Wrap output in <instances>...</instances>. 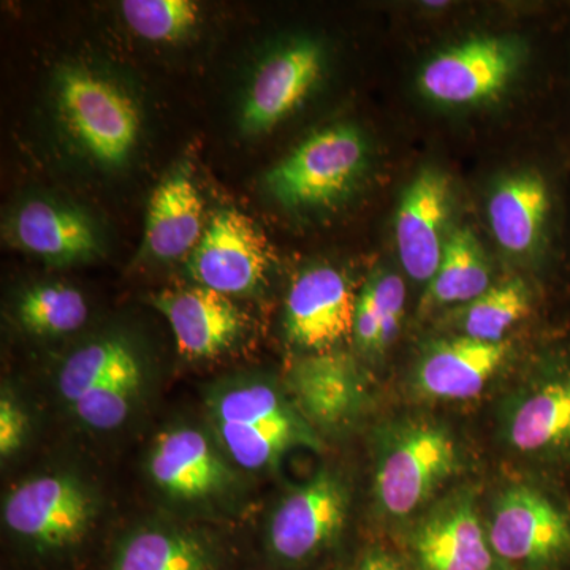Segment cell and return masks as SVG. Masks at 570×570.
Listing matches in <instances>:
<instances>
[{
	"label": "cell",
	"instance_id": "obj_1",
	"mask_svg": "<svg viewBox=\"0 0 570 570\" xmlns=\"http://www.w3.org/2000/svg\"><path fill=\"white\" fill-rule=\"evenodd\" d=\"M145 377L138 347L121 333H110L82 344L63 360L58 392L82 426L112 431L132 415Z\"/></svg>",
	"mask_w": 570,
	"mask_h": 570
},
{
	"label": "cell",
	"instance_id": "obj_2",
	"mask_svg": "<svg viewBox=\"0 0 570 570\" xmlns=\"http://www.w3.org/2000/svg\"><path fill=\"white\" fill-rule=\"evenodd\" d=\"M220 444L238 466L261 471L288 449L311 444L306 422L279 390L264 381L234 382L208 400Z\"/></svg>",
	"mask_w": 570,
	"mask_h": 570
},
{
	"label": "cell",
	"instance_id": "obj_3",
	"mask_svg": "<svg viewBox=\"0 0 570 570\" xmlns=\"http://www.w3.org/2000/svg\"><path fill=\"white\" fill-rule=\"evenodd\" d=\"M519 485L499 497L489 528L491 549L509 570H570V493Z\"/></svg>",
	"mask_w": 570,
	"mask_h": 570
},
{
	"label": "cell",
	"instance_id": "obj_4",
	"mask_svg": "<svg viewBox=\"0 0 570 570\" xmlns=\"http://www.w3.org/2000/svg\"><path fill=\"white\" fill-rule=\"evenodd\" d=\"M56 102L70 137L92 160L122 167L140 138V107L115 81L82 67L56 77Z\"/></svg>",
	"mask_w": 570,
	"mask_h": 570
},
{
	"label": "cell",
	"instance_id": "obj_5",
	"mask_svg": "<svg viewBox=\"0 0 570 570\" xmlns=\"http://www.w3.org/2000/svg\"><path fill=\"white\" fill-rule=\"evenodd\" d=\"M367 146L355 127H326L265 175V187L285 208H316L335 204L365 171Z\"/></svg>",
	"mask_w": 570,
	"mask_h": 570
},
{
	"label": "cell",
	"instance_id": "obj_6",
	"mask_svg": "<svg viewBox=\"0 0 570 570\" xmlns=\"http://www.w3.org/2000/svg\"><path fill=\"white\" fill-rule=\"evenodd\" d=\"M99 499L77 475L52 472L18 483L3 501V523L40 553L69 550L91 531Z\"/></svg>",
	"mask_w": 570,
	"mask_h": 570
},
{
	"label": "cell",
	"instance_id": "obj_7",
	"mask_svg": "<svg viewBox=\"0 0 570 570\" xmlns=\"http://www.w3.org/2000/svg\"><path fill=\"white\" fill-rule=\"evenodd\" d=\"M456 466L459 452L448 431L426 422L403 426L379 460V505L389 515L406 517L425 504Z\"/></svg>",
	"mask_w": 570,
	"mask_h": 570
},
{
	"label": "cell",
	"instance_id": "obj_8",
	"mask_svg": "<svg viewBox=\"0 0 570 570\" xmlns=\"http://www.w3.org/2000/svg\"><path fill=\"white\" fill-rule=\"evenodd\" d=\"M510 444L570 482V346L547 356L508 423Z\"/></svg>",
	"mask_w": 570,
	"mask_h": 570
},
{
	"label": "cell",
	"instance_id": "obj_9",
	"mask_svg": "<svg viewBox=\"0 0 570 570\" xmlns=\"http://www.w3.org/2000/svg\"><path fill=\"white\" fill-rule=\"evenodd\" d=\"M272 249L261 228L238 209L217 212L187 257V273L200 287L219 294L257 291L268 275Z\"/></svg>",
	"mask_w": 570,
	"mask_h": 570
},
{
	"label": "cell",
	"instance_id": "obj_10",
	"mask_svg": "<svg viewBox=\"0 0 570 570\" xmlns=\"http://www.w3.org/2000/svg\"><path fill=\"white\" fill-rule=\"evenodd\" d=\"M346 487L321 471L281 501L268 524V546L277 560L298 564L332 546L347 519Z\"/></svg>",
	"mask_w": 570,
	"mask_h": 570
},
{
	"label": "cell",
	"instance_id": "obj_11",
	"mask_svg": "<svg viewBox=\"0 0 570 570\" xmlns=\"http://www.w3.org/2000/svg\"><path fill=\"white\" fill-rule=\"evenodd\" d=\"M521 52L512 41L480 37L449 48L423 67V96L442 105H474L504 91L520 66Z\"/></svg>",
	"mask_w": 570,
	"mask_h": 570
},
{
	"label": "cell",
	"instance_id": "obj_12",
	"mask_svg": "<svg viewBox=\"0 0 570 570\" xmlns=\"http://www.w3.org/2000/svg\"><path fill=\"white\" fill-rule=\"evenodd\" d=\"M356 296L343 273L313 266L299 273L285 302V332L296 346L330 352L354 335Z\"/></svg>",
	"mask_w": 570,
	"mask_h": 570
},
{
	"label": "cell",
	"instance_id": "obj_13",
	"mask_svg": "<svg viewBox=\"0 0 570 570\" xmlns=\"http://www.w3.org/2000/svg\"><path fill=\"white\" fill-rule=\"evenodd\" d=\"M324 71V51L313 40H296L273 52L255 73L243 104V134L275 129L316 88Z\"/></svg>",
	"mask_w": 570,
	"mask_h": 570
},
{
	"label": "cell",
	"instance_id": "obj_14",
	"mask_svg": "<svg viewBox=\"0 0 570 570\" xmlns=\"http://www.w3.org/2000/svg\"><path fill=\"white\" fill-rule=\"evenodd\" d=\"M450 181L436 168H423L409 184L396 212L395 238L401 264L412 279H433L448 238Z\"/></svg>",
	"mask_w": 570,
	"mask_h": 570
},
{
	"label": "cell",
	"instance_id": "obj_15",
	"mask_svg": "<svg viewBox=\"0 0 570 570\" xmlns=\"http://www.w3.org/2000/svg\"><path fill=\"white\" fill-rule=\"evenodd\" d=\"M148 302L167 318L178 352L186 358L223 354L234 346L246 326L245 314L230 296L200 285L159 292Z\"/></svg>",
	"mask_w": 570,
	"mask_h": 570
},
{
	"label": "cell",
	"instance_id": "obj_16",
	"mask_svg": "<svg viewBox=\"0 0 570 570\" xmlns=\"http://www.w3.org/2000/svg\"><path fill=\"white\" fill-rule=\"evenodd\" d=\"M419 570H509L498 560L472 499L460 494L438 505L412 535Z\"/></svg>",
	"mask_w": 570,
	"mask_h": 570
},
{
	"label": "cell",
	"instance_id": "obj_17",
	"mask_svg": "<svg viewBox=\"0 0 570 570\" xmlns=\"http://www.w3.org/2000/svg\"><path fill=\"white\" fill-rule=\"evenodd\" d=\"M149 478L165 494L200 501L223 493L234 474L208 436L195 428L164 431L148 456Z\"/></svg>",
	"mask_w": 570,
	"mask_h": 570
},
{
	"label": "cell",
	"instance_id": "obj_18",
	"mask_svg": "<svg viewBox=\"0 0 570 570\" xmlns=\"http://www.w3.org/2000/svg\"><path fill=\"white\" fill-rule=\"evenodd\" d=\"M10 236L22 250L56 265L88 262L102 250L99 232L88 214L47 198H32L14 212Z\"/></svg>",
	"mask_w": 570,
	"mask_h": 570
},
{
	"label": "cell",
	"instance_id": "obj_19",
	"mask_svg": "<svg viewBox=\"0 0 570 570\" xmlns=\"http://www.w3.org/2000/svg\"><path fill=\"white\" fill-rule=\"evenodd\" d=\"M287 387L303 420L324 430L347 425L363 400L362 379L354 363L335 352H316L296 362Z\"/></svg>",
	"mask_w": 570,
	"mask_h": 570
},
{
	"label": "cell",
	"instance_id": "obj_20",
	"mask_svg": "<svg viewBox=\"0 0 570 570\" xmlns=\"http://www.w3.org/2000/svg\"><path fill=\"white\" fill-rule=\"evenodd\" d=\"M557 216L553 183L540 170L510 176L490 198L491 230L499 246L512 254L530 255L542 249Z\"/></svg>",
	"mask_w": 570,
	"mask_h": 570
},
{
	"label": "cell",
	"instance_id": "obj_21",
	"mask_svg": "<svg viewBox=\"0 0 570 570\" xmlns=\"http://www.w3.org/2000/svg\"><path fill=\"white\" fill-rule=\"evenodd\" d=\"M205 228L204 197L189 167L181 165L151 195L140 255L157 262L189 257Z\"/></svg>",
	"mask_w": 570,
	"mask_h": 570
},
{
	"label": "cell",
	"instance_id": "obj_22",
	"mask_svg": "<svg viewBox=\"0 0 570 570\" xmlns=\"http://www.w3.org/2000/svg\"><path fill=\"white\" fill-rule=\"evenodd\" d=\"M504 343H485L463 336L431 348L419 366V387L438 400L478 396L504 362Z\"/></svg>",
	"mask_w": 570,
	"mask_h": 570
},
{
	"label": "cell",
	"instance_id": "obj_23",
	"mask_svg": "<svg viewBox=\"0 0 570 570\" xmlns=\"http://www.w3.org/2000/svg\"><path fill=\"white\" fill-rule=\"evenodd\" d=\"M216 553L193 531L149 527L116 547L111 570H216Z\"/></svg>",
	"mask_w": 570,
	"mask_h": 570
},
{
	"label": "cell",
	"instance_id": "obj_24",
	"mask_svg": "<svg viewBox=\"0 0 570 570\" xmlns=\"http://www.w3.org/2000/svg\"><path fill=\"white\" fill-rule=\"evenodd\" d=\"M490 288L485 254L471 228H455L448 236L428 299L438 306L472 303Z\"/></svg>",
	"mask_w": 570,
	"mask_h": 570
},
{
	"label": "cell",
	"instance_id": "obj_25",
	"mask_svg": "<svg viewBox=\"0 0 570 570\" xmlns=\"http://www.w3.org/2000/svg\"><path fill=\"white\" fill-rule=\"evenodd\" d=\"M26 332L39 336H62L77 332L89 316L85 295L62 283L36 284L26 288L14 306Z\"/></svg>",
	"mask_w": 570,
	"mask_h": 570
},
{
	"label": "cell",
	"instance_id": "obj_26",
	"mask_svg": "<svg viewBox=\"0 0 570 570\" xmlns=\"http://www.w3.org/2000/svg\"><path fill=\"white\" fill-rule=\"evenodd\" d=\"M532 295L521 279L490 287L482 296L469 303L463 328L466 336L485 343H502V337L530 316Z\"/></svg>",
	"mask_w": 570,
	"mask_h": 570
},
{
	"label": "cell",
	"instance_id": "obj_27",
	"mask_svg": "<svg viewBox=\"0 0 570 570\" xmlns=\"http://www.w3.org/2000/svg\"><path fill=\"white\" fill-rule=\"evenodd\" d=\"M124 21L149 41H176L200 21V7L190 0H124Z\"/></svg>",
	"mask_w": 570,
	"mask_h": 570
},
{
	"label": "cell",
	"instance_id": "obj_28",
	"mask_svg": "<svg viewBox=\"0 0 570 570\" xmlns=\"http://www.w3.org/2000/svg\"><path fill=\"white\" fill-rule=\"evenodd\" d=\"M376 302L382 325V348L387 347L400 330L404 305H406V287L400 276L385 273L367 283Z\"/></svg>",
	"mask_w": 570,
	"mask_h": 570
},
{
	"label": "cell",
	"instance_id": "obj_29",
	"mask_svg": "<svg viewBox=\"0 0 570 570\" xmlns=\"http://www.w3.org/2000/svg\"><path fill=\"white\" fill-rule=\"evenodd\" d=\"M29 433V417L17 397L3 390L0 397V456L11 459L24 445Z\"/></svg>",
	"mask_w": 570,
	"mask_h": 570
},
{
	"label": "cell",
	"instance_id": "obj_30",
	"mask_svg": "<svg viewBox=\"0 0 570 570\" xmlns=\"http://www.w3.org/2000/svg\"><path fill=\"white\" fill-rule=\"evenodd\" d=\"M354 336L358 346L366 351L382 348L381 317H379L373 292L367 284L362 295L356 298Z\"/></svg>",
	"mask_w": 570,
	"mask_h": 570
},
{
	"label": "cell",
	"instance_id": "obj_31",
	"mask_svg": "<svg viewBox=\"0 0 570 570\" xmlns=\"http://www.w3.org/2000/svg\"><path fill=\"white\" fill-rule=\"evenodd\" d=\"M358 570H404V568L387 551L374 549L363 557Z\"/></svg>",
	"mask_w": 570,
	"mask_h": 570
}]
</instances>
